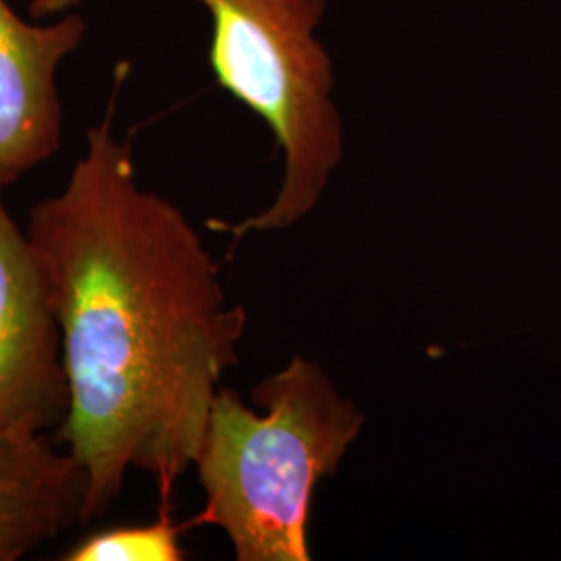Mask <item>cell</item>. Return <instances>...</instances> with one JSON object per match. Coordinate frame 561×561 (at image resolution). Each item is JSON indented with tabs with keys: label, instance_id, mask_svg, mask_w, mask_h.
I'll return each instance as SVG.
<instances>
[{
	"label": "cell",
	"instance_id": "cell-4",
	"mask_svg": "<svg viewBox=\"0 0 561 561\" xmlns=\"http://www.w3.org/2000/svg\"><path fill=\"white\" fill-rule=\"evenodd\" d=\"M69 412L59 317L41 259L0 190V437H38Z\"/></svg>",
	"mask_w": 561,
	"mask_h": 561
},
{
	"label": "cell",
	"instance_id": "cell-5",
	"mask_svg": "<svg viewBox=\"0 0 561 561\" xmlns=\"http://www.w3.org/2000/svg\"><path fill=\"white\" fill-rule=\"evenodd\" d=\"M88 21L69 11L25 20L0 0V190L57 154L62 136L59 69L80 50Z\"/></svg>",
	"mask_w": 561,
	"mask_h": 561
},
{
	"label": "cell",
	"instance_id": "cell-3",
	"mask_svg": "<svg viewBox=\"0 0 561 561\" xmlns=\"http://www.w3.org/2000/svg\"><path fill=\"white\" fill-rule=\"evenodd\" d=\"M85 0H27L32 20H50ZM213 21L210 67L222 90L256 113L283 152L273 204L240 222L206 227L241 240L289 229L329 185L343 157V121L333 101V60L317 38L327 0H198Z\"/></svg>",
	"mask_w": 561,
	"mask_h": 561
},
{
	"label": "cell",
	"instance_id": "cell-6",
	"mask_svg": "<svg viewBox=\"0 0 561 561\" xmlns=\"http://www.w3.org/2000/svg\"><path fill=\"white\" fill-rule=\"evenodd\" d=\"M85 479L67 451L38 437H0V561H18L81 522Z\"/></svg>",
	"mask_w": 561,
	"mask_h": 561
},
{
	"label": "cell",
	"instance_id": "cell-1",
	"mask_svg": "<svg viewBox=\"0 0 561 561\" xmlns=\"http://www.w3.org/2000/svg\"><path fill=\"white\" fill-rule=\"evenodd\" d=\"M113 121L115 102L25 222L59 317L69 412L57 435L85 479L81 522L117 502L131 470L171 493L248 324L196 227L141 185Z\"/></svg>",
	"mask_w": 561,
	"mask_h": 561
},
{
	"label": "cell",
	"instance_id": "cell-7",
	"mask_svg": "<svg viewBox=\"0 0 561 561\" xmlns=\"http://www.w3.org/2000/svg\"><path fill=\"white\" fill-rule=\"evenodd\" d=\"M180 528L169 516L146 526H119L76 542L65 561H181Z\"/></svg>",
	"mask_w": 561,
	"mask_h": 561
},
{
	"label": "cell",
	"instance_id": "cell-2",
	"mask_svg": "<svg viewBox=\"0 0 561 561\" xmlns=\"http://www.w3.org/2000/svg\"><path fill=\"white\" fill-rule=\"evenodd\" d=\"M254 412L221 387L194 468L204 510L190 526H217L238 561H308L317 484L333 477L364 426L354 401L317 362L294 356L252 389Z\"/></svg>",
	"mask_w": 561,
	"mask_h": 561
}]
</instances>
